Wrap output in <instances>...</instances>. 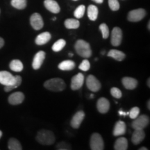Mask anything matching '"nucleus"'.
Here are the masks:
<instances>
[{"label":"nucleus","mask_w":150,"mask_h":150,"mask_svg":"<svg viewBox=\"0 0 150 150\" xmlns=\"http://www.w3.org/2000/svg\"><path fill=\"white\" fill-rule=\"evenodd\" d=\"M35 139L42 145H52L55 142L56 136L52 131L47 129H42L38 131Z\"/></svg>","instance_id":"obj_1"},{"label":"nucleus","mask_w":150,"mask_h":150,"mask_svg":"<svg viewBox=\"0 0 150 150\" xmlns=\"http://www.w3.org/2000/svg\"><path fill=\"white\" fill-rule=\"evenodd\" d=\"M44 87L50 91L61 92L65 89L66 84L62 79L53 78L47 80L44 83Z\"/></svg>","instance_id":"obj_2"},{"label":"nucleus","mask_w":150,"mask_h":150,"mask_svg":"<svg viewBox=\"0 0 150 150\" xmlns=\"http://www.w3.org/2000/svg\"><path fill=\"white\" fill-rule=\"evenodd\" d=\"M74 48L76 53L81 57L88 59L92 55L91 45L88 42L83 40H78L74 45Z\"/></svg>","instance_id":"obj_3"},{"label":"nucleus","mask_w":150,"mask_h":150,"mask_svg":"<svg viewBox=\"0 0 150 150\" xmlns=\"http://www.w3.org/2000/svg\"><path fill=\"white\" fill-rule=\"evenodd\" d=\"M90 147L92 150L104 149V143L102 136L98 133H94L91 135L90 140Z\"/></svg>","instance_id":"obj_4"},{"label":"nucleus","mask_w":150,"mask_h":150,"mask_svg":"<svg viewBox=\"0 0 150 150\" xmlns=\"http://www.w3.org/2000/svg\"><path fill=\"white\" fill-rule=\"evenodd\" d=\"M131 123V127L134 129H144L149 124V117L146 115L138 116Z\"/></svg>","instance_id":"obj_5"},{"label":"nucleus","mask_w":150,"mask_h":150,"mask_svg":"<svg viewBox=\"0 0 150 150\" xmlns=\"http://www.w3.org/2000/svg\"><path fill=\"white\" fill-rule=\"evenodd\" d=\"M146 16V11L143 8H138L131 11L129 13L127 19L129 22H136L142 20Z\"/></svg>","instance_id":"obj_6"},{"label":"nucleus","mask_w":150,"mask_h":150,"mask_svg":"<svg viewBox=\"0 0 150 150\" xmlns=\"http://www.w3.org/2000/svg\"><path fill=\"white\" fill-rule=\"evenodd\" d=\"M86 86L91 91L97 92L102 88V84L94 75L90 74L86 79Z\"/></svg>","instance_id":"obj_7"},{"label":"nucleus","mask_w":150,"mask_h":150,"mask_svg":"<svg viewBox=\"0 0 150 150\" xmlns=\"http://www.w3.org/2000/svg\"><path fill=\"white\" fill-rule=\"evenodd\" d=\"M122 40V31L119 27H114L111 33L110 42L112 46L117 47L120 45Z\"/></svg>","instance_id":"obj_8"},{"label":"nucleus","mask_w":150,"mask_h":150,"mask_svg":"<svg viewBox=\"0 0 150 150\" xmlns=\"http://www.w3.org/2000/svg\"><path fill=\"white\" fill-rule=\"evenodd\" d=\"M16 82V76L7 71H0V83L4 86H10Z\"/></svg>","instance_id":"obj_9"},{"label":"nucleus","mask_w":150,"mask_h":150,"mask_svg":"<svg viewBox=\"0 0 150 150\" xmlns=\"http://www.w3.org/2000/svg\"><path fill=\"white\" fill-rule=\"evenodd\" d=\"M30 24L33 29L40 30L44 26L42 16L38 13H34L30 18Z\"/></svg>","instance_id":"obj_10"},{"label":"nucleus","mask_w":150,"mask_h":150,"mask_svg":"<svg viewBox=\"0 0 150 150\" xmlns=\"http://www.w3.org/2000/svg\"><path fill=\"white\" fill-rule=\"evenodd\" d=\"M84 117H85V112L83 110H79L76 112L73 116L70 122V125L72 128L79 129L81 124L83 122Z\"/></svg>","instance_id":"obj_11"},{"label":"nucleus","mask_w":150,"mask_h":150,"mask_svg":"<svg viewBox=\"0 0 150 150\" xmlns=\"http://www.w3.org/2000/svg\"><path fill=\"white\" fill-rule=\"evenodd\" d=\"M84 83V76L81 73H79L74 76L71 81V88L73 91L80 89L83 85Z\"/></svg>","instance_id":"obj_12"},{"label":"nucleus","mask_w":150,"mask_h":150,"mask_svg":"<svg viewBox=\"0 0 150 150\" xmlns=\"http://www.w3.org/2000/svg\"><path fill=\"white\" fill-rule=\"evenodd\" d=\"M45 56L46 54L44 51H39L35 54L32 62V67L34 70H38L40 68L45 59Z\"/></svg>","instance_id":"obj_13"},{"label":"nucleus","mask_w":150,"mask_h":150,"mask_svg":"<svg viewBox=\"0 0 150 150\" xmlns=\"http://www.w3.org/2000/svg\"><path fill=\"white\" fill-rule=\"evenodd\" d=\"M97 108L100 113H106L110 109V102L105 97H101L97 102Z\"/></svg>","instance_id":"obj_14"},{"label":"nucleus","mask_w":150,"mask_h":150,"mask_svg":"<svg viewBox=\"0 0 150 150\" xmlns=\"http://www.w3.org/2000/svg\"><path fill=\"white\" fill-rule=\"evenodd\" d=\"M24 100V95L22 92H16L8 97V103L11 105H18L22 104Z\"/></svg>","instance_id":"obj_15"},{"label":"nucleus","mask_w":150,"mask_h":150,"mask_svg":"<svg viewBox=\"0 0 150 150\" xmlns=\"http://www.w3.org/2000/svg\"><path fill=\"white\" fill-rule=\"evenodd\" d=\"M132 136H131V141L135 145H139L142 140L145 138V133L143 129H134Z\"/></svg>","instance_id":"obj_16"},{"label":"nucleus","mask_w":150,"mask_h":150,"mask_svg":"<svg viewBox=\"0 0 150 150\" xmlns=\"http://www.w3.org/2000/svg\"><path fill=\"white\" fill-rule=\"evenodd\" d=\"M127 131V126L123 121H117L114 127L112 134L114 136H121L125 134Z\"/></svg>","instance_id":"obj_17"},{"label":"nucleus","mask_w":150,"mask_h":150,"mask_svg":"<svg viewBox=\"0 0 150 150\" xmlns=\"http://www.w3.org/2000/svg\"><path fill=\"white\" fill-rule=\"evenodd\" d=\"M44 5L49 11L53 13H59L61 11L59 4L55 0H45Z\"/></svg>","instance_id":"obj_18"},{"label":"nucleus","mask_w":150,"mask_h":150,"mask_svg":"<svg viewBox=\"0 0 150 150\" xmlns=\"http://www.w3.org/2000/svg\"><path fill=\"white\" fill-rule=\"evenodd\" d=\"M124 87L127 90H134L138 86V81L136 79L132 77H128L125 76L122 79Z\"/></svg>","instance_id":"obj_19"},{"label":"nucleus","mask_w":150,"mask_h":150,"mask_svg":"<svg viewBox=\"0 0 150 150\" xmlns=\"http://www.w3.org/2000/svg\"><path fill=\"white\" fill-rule=\"evenodd\" d=\"M51 38L52 35L50 33L45 31V32H43L38 35L35 40V42L38 45H43L51 40Z\"/></svg>","instance_id":"obj_20"},{"label":"nucleus","mask_w":150,"mask_h":150,"mask_svg":"<svg viewBox=\"0 0 150 150\" xmlns=\"http://www.w3.org/2000/svg\"><path fill=\"white\" fill-rule=\"evenodd\" d=\"M128 149V140L125 137H120L115 140L114 149L127 150Z\"/></svg>","instance_id":"obj_21"},{"label":"nucleus","mask_w":150,"mask_h":150,"mask_svg":"<svg viewBox=\"0 0 150 150\" xmlns=\"http://www.w3.org/2000/svg\"><path fill=\"white\" fill-rule=\"evenodd\" d=\"M108 56L111 57L117 61H122L126 57V55L124 52L117 50H111L108 52L107 54Z\"/></svg>","instance_id":"obj_22"},{"label":"nucleus","mask_w":150,"mask_h":150,"mask_svg":"<svg viewBox=\"0 0 150 150\" xmlns=\"http://www.w3.org/2000/svg\"><path fill=\"white\" fill-rule=\"evenodd\" d=\"M59 70L63 71H70L72 70L75 67V63L74 61H71V60H66L61 62L58 65Z\"/></svg>","instance_id":"obj_23"},{"label":"nucleus","mask_w":150,"mask_h":150,"mask_svg":"<svg viewBox=\"0 0 150 150\" xmlns=\"http://www.w3.org/2000/svg\"><path fill=\"white\" fill-rule=\"evenodd\" d=\"M99 11L96 6L90 5L88 7V17L92 21H95L98 17Z\"/></svg>","instance_id":"obj_24"},{"label":"nucleus","mask_w":150,"mask_h":150,"mask_svg":"<svg viewBox=\"0 0 150 150\" xmlns=\"http://www.w3.org/2000/svg\"><path fill=\"white\" fill-rule=\"evenodd\" d=\"M9 67H10L11 70L16 72H21L24 68L22 61H20L18 59H14L13 61H11L10 64H9Z\"/></svg>","instance_id":"obj_25"},{"label":"nucleus","mask_w":150,"mask_h":150,"mask_svg":"<svg viewBox=\"0 0 150 150\" xmlns=\"http://www.w3.org/2000/svg\"><path fill=\"white\" fill-rule=\"evenodd\" d=\"M65 27L68 29H78L80 26V22L76 19L69 18L67 19L64 22Z\"/></svg>","instance_id":"obj_26"},{"label":"nucleus","mask_w":150,"mask_h":150,"mask_svg":"<svg viewBox=\"0 0 150 150\" xmlns=\"http://www.w3.org/2000/svg\"><path fill=\"white\" fill-rule=\"evenodd\" d=\"M8 148L10 150H22V147L18 140L11 138L8 142Z\"/></svg>","instance_id":"obj_27"},{"label":"nucleus","mask_w":150,"mask_h":150,"mask_svg":"<svg viewBox=\"0 0 150 150\" xmlns=\"http://www.w3.org/2000/svg\"><path fill=\"white\" fill-rule=\"evenodd\" d=\"M22 77L20 76H19V75H17L16 76V82L13 84H12V85H10V86H4V91L5 92H10L12 91V90H13L15 88H18V86H20L21 85L22 83Z\"/></svg>","instance_id":"obj_28"},{"label":"nucleus","mask_w":150,"mask_h":150,"mask_svg":"<svg viewBox=\"0 0 150 150\" xmlns=\"http://www.w3.org/2000/svg\"><path fill=\"white\" fill-rule=\"evenodd\" d=\"M65 45H66V41L63 40V39H59V40L54 42V44L52 45V49L54 52H59L65 47Z\"/></svg>","instance_id":"obj_29"},{"label":"nucleus","mask_w":150,"mask_h":150,"mask_svg":"<svg viewBox=\"0 0 150 150\" xmlns=\"http://www.w3.org/2000/svg\"><path fill=\"white\" fill-rule=\"evenodd\" d=\"M11 4L15 8L22 10L27 6V0H11Z\"/></svg>","instance_id":"obj_30"},{"label":"nucleus","mask_w":150,"mask_h":150,"mask_svg":"<svg viewBox=\"0 0 150 150\" xmlns=\"http://www.w3.org/2000/svg\"><path fill=\"white\" fill-rule=\"evenodd\" d=\"M86 11V7L84 5H80L76 8V10L74 12V16L76 18L80 19L84 16Z\"/></svg>","instance_id":"obj_31"},{"label":"nucleus","mask_w":150,"mask_h":150,"mask_svg":"<svg viewBox=\"0 0 150 150\" xmlns=\"http://www.w3.org/2000/svg\"><path fill=\"white\" fill-rule=\"evenodd\" d=\"M99 30L101 31L102 34V38L104 39H106L108 38L109 35V29L108 27L105 23H102L99 25Z\"/></svg>","instance_id":"obj_32"},{"label":"nucleus","mask_w":150,"mask_h":150,"mask_svg":"<svg viewBox=\"0 0 150 150\" xmlns=\"http://www.w3.org/2000/svg\"><path fill=\"white\" fill-rule=\"evenodd\" d=\"M56 149L59 150H70L72 149V147H71L70 144H69L68 142L61 141L60 142L59 144H57Z\"/></svg>","instance_id":"obj_33"},{"label":"nucleus","mask_w":150,"mask_h":150,"mask_svg":"<svg viewBox=\"0 0 150 150\" xmlns=\"http://www.w3.org/2000/svg\"><path fill=\"white\" fill-rule=\"evenodd\" d=\"M79 68L81 70L84 71V72L88 71L89 69L91 68V64H90V62L88 61L87 59H84L83 61L81 63L79 66Z\"/></svg>","instance_id":"obj_34"},{"label":"nucleus","mask_w":150,"mask_h":150,"mask_svg":"<svg viewBox=\"0 0 150 150\" xmlns=\"http://www.w3.org/2000/svg\"><path fill=\"white\" fill-rule=\"evenodd\" d=\"M108 6L113 11H118L120 9V3L117 0H108Z\"/></svg>","instance_id":"obj_35"},{"label":"nucleus","mask_w":150,"mask_h":150,"mask_svg":"<svg viewBox=\"0 0 150 150\" xmlns=\"http://www.w3.org/2000/svg\"><path fill=\"white\" fill-rule=\"evenodd\" d=\"M140 113V108L137 106H135V107H133L130 110V111L129 112V115L131 119H135L139 115Z\"/></svg>","instance_id":"obj_36"},{"label":"nucleus","mask_w":150,"mask_h":150,"mask_svg":"<svg viewBox=\"0 0 150 150\" xmlns=\"http://www.w3.org/2000/svg\"><path fill=\"white\" fill-rule=\"evenodd\" d=\"M110 94L112 97L116 99H120L122 96V93L120 90L116 87H113L110 89Z\"/></svg>","instance_id":"obj_37"},{"label":"nucleus","mask_w":150,"mask_h":150,"mask_svg":"<svg viewBox=\"0 0 150 150\" xmlns=\"http://www.w3.org/2000/svg\"><path fill=\"white\" fill-rule=\"evenodd\" d=\"M4 45V40L2 38L0 37V49L2 48Z\"/></svg>","instance_id":"obj_38"},{"label":"nucleus","mask_w":150,"mask_h":150,"mask_svg":"<svg viewBox=\"0 0 150 150\" xmlns=\"http://www.w3.org/2000/svg\"><path fill=\"white\" fill-rule=\"evenodd\" d=\"M118 113H119L120 115H123V116H126L127 115V112H124L122 110H120L119 112H118Z\"/></svg>","instance_id":"obj_39"},{"label":"nucleus","mask_w":150,"mask_h":150,"mask_svg":"<svg viewBox=\"0 0 150 150\" xmlns=\"http://www.w3.org/2000/svg\"><path fill=\"white\" fill-rule=\"evenodd\" d=\"M92 1H95V2H96L97 4H102L103 3V1H104V0H92Z\"/></svg>","instance_id":"obj_40"},{"label":"nucleus","mask_w":150,"mask_h":150,"mask_svg":"<svg viewBox=\"0 0 150 150\" xmlns=\"http://www.w3.org/2000/svg\"><path fill=\"white\" fill-rule=\"evenodd\" d=\"M147 107H148V109L150 110V101H149V100H148L147 104Z\"/></svg>","instance_id":"obj_41"},{"label":"nucleus","mask_w":150,"mask_h":150,"mask_svg":"<svg viewBox=\"0 0 150 150\" xmlns=\"http://www.w3.org/2000/svg\"><path fill=\"white\" fill-rule=\"evenodd\" d=\"M147 84L148 87L150 88V79L149 78L148 79V80H147Z\"/></svg>","instance_id":"obj_42"},{"label":"nucleus","mask_w":150,"mask_h":150,"mask_svg":"<svg viewBox=\"0 0 150 150\" xmlns=\"http://www.w3.org/2000/svg\"><path fill=\"white\" fill-rule=\"evenodd\" d=\"M148 149L147 147H141V148H140L139 149V150H147Z\"/></svg>","instance_id":"obj_43"},{"label":"nucleus","mask_w":150,"mask_h":150,"mask_svg":"<svg viewBox=\"0 0 150 150\" xmlns=\"http://www.w3.org/2000/svg\"><path fill=\"white\" fill-rule=\"evenodd\" d=\"M148 29L150 30V22L149 21V22H148Z\"/></svg>","instance_id":"obj_44"},{"label":"nucleus","mask_w":150,"mask_h":150,"mask_svg":"<svg viewBox=\"0 0 150 150\" xmlns=\"http://www.w3.org/2000/svg\"><path fill=\"white\" fill-rule=\"evenodd\" d=\"M94 97V95L93 94H91V95H90V98H93Z\"/></svg>","instance_id":"obj_45"},{"label":"nucleus","mask_w":150,"mask_h":150,"mask_svg":"<svg viewBox=\"0 0 150 150\" xmlns=\"http://www.w3.org/2000/svg\"><path fill=\"white\" fill-rule=\"evenodd\" d=\"M1 136H2V132H1V131L0 130V138H1Z\"/></svg>","instance_id":"obj_46"},{"label":"nucleus","mask_w":150,"mask_h":150,"mask_svg":"<svg viewBox=\"0 0 150 150\" xmlns=\"http://www.w3.org/2000/svg\"><path fill=\"white\" fill-rule=\"evenodd\" d=\"M69 56H71V57H72V56H73V54H72V53H70V54H69Z\"/></svg>","instance_id":"obj_47"},{"label":"nucleus","mask_w":150,"mask_h":150,"mask_svg":"<svg viewBox=\"0 0 150 150\" xmlns=\"http://www.w3.org/2000/svg\"><path fill=\"white\" fill-rule=\"evenodd\" d=\"M52 20H53L54 21H55V20H56V17H54V18H53V19H52Z\"/></svg>","instance_id":"obj_48"},{"label":"nucleus","mask_w":150,"mask_h":150,"mask_svg":"<svg viewBox=\"0 0 150 150\" xmlns=\"http://www.w3.org/2000/svg\"><path fill=\"white\" fill-rule=\"evenodd\" d=\"M73 1H78V0H73Z\"/></svg>","instance_id":"obj_49"}]
</instances>
